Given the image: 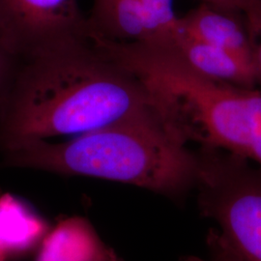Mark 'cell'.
<instances>
[{"label": "cell", "instance_id": "obj_13", "mask_svg": "<svg viewBox=\"0 0 261 261\" xmlns=\"http://www.w3.org/2000/svg\"><path fill=\"white\" fill-rule=\"evenodd\" d=\"M159 22L169 30H176L178 27L177 16L173 10L172 0H139Z\"/></svg>", "mask_w": 261, "mask_h": 261}, {"label": "cell", "instance_id": "obj_18", "mask_svg": "<svg viewBox=\"0 0 261 261\" xmlns=\"http://www.w3.org/2000/svg\"><path fill=\"white\" fill-rule=\"evenodd\" d=\"M0 261H6V259L0 255Z\"/></svg>", "mask_w": 261, "mask_h": 261}, {"label": "cell", "instance_id": "obj_16", "mask_svg": "<svg viewBox=\"0 0 261 261\" xmlns=\"http://www.w3.org/2000/svg\"><path fill=\"white\" fill-rule=\"evenodd\" d=\"M224 6H231L240 9V6L242 5L244 0H222Z\"/></svg>", "mask_w": 261, "mask_h": 261}, {"label": "cell", "instance_id": "obj_17", "mask_svg": "<svg viewBox=\"0 0 261 261\" xmlns=\"http://www.w3.org/2000/svg\"><path fill=\"white\" fill-rule=\"evenodd\" d=\"M201 1L202 2H208V3H213L216 5H223V6H224L222 0H201Z\"/></svg>", "mask_w": 261, "mask_h": 261}, {"label": "cell", "instance_id": "obj_7", "mask_svg": "<svg viewBox=\"0 0 261 261\" xmlns=\"http://www.w3.org/2000/svg\"><path fill=\"white\" fill-rule=\"evenodd\" d=\"M178 25L188 35L228 51L252 66L249 35L239 8L201 2L179 18Z\"/></svg>", "mask_w": 261, "mask_h": 261}, {"label": "cell", "instance_id": "obj_10", "mask_svg": "<svg viewBox=\"0 0 261 261\" xmlns=\"http://www.w3.org/2000/svg\"><path fill=\"white\" fill-rule=\"evenodd\" d=\"M47 233L46 222L15 196H0V255L6 260L21 256L41 244Z\"/></svg>", "mask_w": 261, "mask_h": 261}, {"label": "cell", "instance_id": "obj_6", "mask_svg": "<svg viewBox=\"0 0 261 261\" xmlns=\"http://www.w3.org/2000/svg\"><path fill=\"white\" fill-rule=\"evenodd\" d=\"M87 23L89 32L119 42H166L176 31L163 27L139 0H94Z\"/></svg>", "mask_w": 261, "mask_h": 261}, {"label": "cell", "instance_id": "obj_15", "mask_svg": "<svg viewBox=\"0 0 261 261\" xmlns=\"http://www.w3.org/2000/svg\"><path fill=\"white\" fill-rule=\"evenodd\" d=\"M247 158L261 166V136L253 142L251 149L249 150Z\"/></svg>", "mask_w": 261, "mask_h": 261}, {"label": "cell", "instance_id": "obj_9", "mask_svg": "<svg viewBox=\"0 0 261 261\" xmlns=\"http://www.w3.org/2000/svg\"><path fill=\"white\" fill-rule=\"evenodd\" d=\"M36 261H123L82 217L60 222L47 232Z\"/></svg>", "mask_w": 261, "mask_h": 261}, {"label": "cell", "instance_id": "obj_11", "mask_svg": "<svg viewBox=\"0 0 261 261\" xmlns=\"http://www.w3.org/2000/svg\"><path fill=\"white\" fill-rule=\"evenodd\" d=\"M240 10L249 35L256 83L261 87V0H244Z\"/></svg>", "mask_w": 261, "mask_h": 261}, {"label": "cell", "instance_id": "obj_12", "mask_svg": "<svg viewBox=\"0 0 261 261\" xmlns=\"http://www.w3.org/2000/svg\"><path fill=\"white\" fill-rule=\"evenodd\" d=\"M21 59L14 55L0 38V103L9 89Z\"/></svg>", "mask_w": 261, "mask_h": 261}, {"label": "cell", "instance_id": "obj_4", "mask_svg": "<svg viewBox=\"0 0 261 261\" xmlns=\"http://www.w3.org/2000/svg\"><path fill=\"white\" fill-rule=\"evenodd\" d=\"M197 155L201 214L219 224L243 261H261V166L214 147L200 146Z\"/></svg>", "mask_w": 261, "mask_h": 261}, {"label": "cell", "instance_id": "obj_3", "mask_svg": "<svg viewBox=\"0 0 261 261\" xmlns=\"http://www.w3.org/2000/svg\"><path fill=\"white\" fill-rule=\"evenodd\" d=\"M89 38L138 77L162 120L188 143L247 158L261 136V90L212 81L167 44Z\"/></svg>", "mask_w": 261, "mask_h": 261}, {"label": "cell", "instance_id": "obj_1", "mask_svg": "<svg viewBox=\"0 0 261 261\" xmlns=\"http://www.w3.org/2000/svg\"><path fill=\"white\" fill-rule=\"evenodd\" d=\"M151 110L138 77L88 36L20 61L0 103V152L28 141L79 136Z\"/></svg>", "mask_w": 261, "mask_h": 261}, {"label": "cell", "instance_id": "obj_8", "mask_svg": "<svg viewBox=\"0 0 261 261\" xmlns=\"http://www.w3.org/2000/svg\"><path fill=\"white\" fill-rule=\"evenodd\" d=\"M164 44L169 45L189 65L212 81L243 88H257L251 64L188 35L179 25L171 39Z\"/></svg>", "mask_w": 261, "mask_h": 261}, {"label": "cell", "instance_id": "obj_5", "mask_svg": "<svg viewBox=\"0 0 261 261\" xmlns=\"http://www.w3.org/2000/svg\"><path fill=\"white\" fill-rule=\"evenodd\" d=\"M77 0H0V38L24 60L88 37Z\"/></svg>", "mask_w": 261, "mask_h": 261}, {"label": "cell", "instance_id": "obj_2", "mask_svg": "<svg viewBox=\"0 0 261 261\" xmlns=\"http://www.w3.org/2000/svg\"><path fill=\"white\" fill-rule=\"evenodd\" d=\"M3 154V165L140 187L173 200L196 189L197 152L155 110L75 136L62 143L33 140Z\"/></svg>", "mask_w": 261, "mask_h": 261}, {"label": "cell", "instance_id": "obj_14", "mask_svg": "<svg viewBox=\"0 0 261 261\" xmlns=\"http://www.w3.org/2000/svg\"><path fill=\"white\" fill-rule=\"evenodd\" d=\"M207 244L212 261H243L220 231L211 230Z\"/></svg>", "mask_w": 261, "mask_h": 261}]
</instances>
